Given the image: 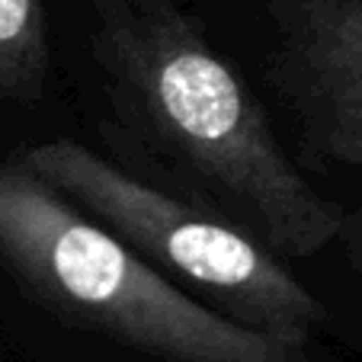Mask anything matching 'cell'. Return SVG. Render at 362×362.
I'll return each instance as SVG.
<instances>
[{
  "mask_svg": "<svg viewBox=\"0 0 362 362\" xmlns=\"http://www.w3.org/2000/svg\"><path fill=\"white\" fill-rule=\"evenodd\" d=\"M90 52L122 135L164 189L308 260L346 228L279 144L260 100L209 45L183 0H87Z\"/></svg>",
  "mask_w": 362,
  "mask_h": 362,
  "instance_id": "obj_1",
  "label": "cell"
},
{
  "mask_svg": "<svg viewBox=\"0 0 362 362\" xmlns=\"http://www.w3.org/2000/svg\"><path fill=\"white\" fill-rule=\"evenodd\" d=\"M0 263L35 301L160 362H305V349L250 330L173 286L58 189L0 164Z\"/></svg>",
  "mask_w": 362,
  "mask_h": 362,
  "instance_id": "obj_2",
  "label": "cell"
},
{
  "mask_svg": "<svg viewBox=\"0 0 362 362\" xmlns=\"http://www.w3.org/2000/svg\"><path fill=\"white\" fill-rule=\"evenodd\" d=\"M16 164L218 315L301 349L327 321V308L315 292L260 240L122 170L87 144L71 138L45 141L23 151Z\"/></svg>",
  "mask_w": 362,
  "mask_h": 362,
  "instance_id": "obj_3",
  "label": "cell"
},
{
  "mask_svg": "<svg viewBox=\"0 0 362 362\" xmlns=\"http://www.w3.org/2000/svg\"><path fill=\"white\" fill-rule=\"evenodd\" d=\"M276 87L317 154L362 167V0H276Z\"/></svg>",
  "mask_w": 362,
  "mask_h": 362,
  "instance_id": "obj_4",
  "label": "cell"
},
{
  "mask_svg": "<svg viewBox=\"0 0 362 362\" xmlns=\"http://www.w3.org/2000/svg\"><path fill=\"white\" fill-rule=\"evenodd\" d=\"M48 74L52 39L42 0H0V103H39Z\"/></svg>",
  "mask_w": 362,
  "mask_h": 362,
  "instance_id": "obj_5",
  "label": "cell"
},
{
  "mask_svg": "<svg viewBox=\"0 0 362 362\" xmlns=\"http://www.w3.org/2000/svg\"><path fill=\"white\" fill-rule=\"evenodd\" d=\"M343 234L349 238V253H353V263H356V269H362V212H359V218L353 221V228H343Z\"/></svg>",
  "mask_w": 362,
  "mask_h": 362,
  "instance_id": "obj_6",
  "label": "cell"
}]
</instances>
